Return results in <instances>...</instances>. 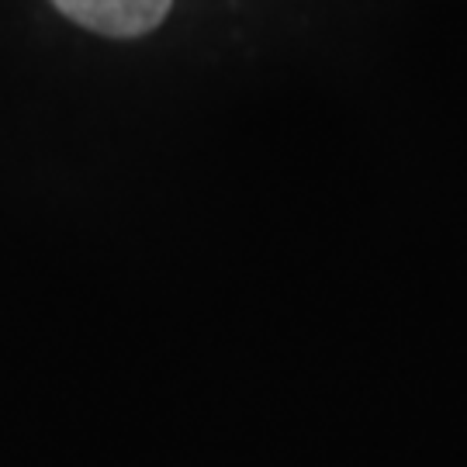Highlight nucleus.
Listing matches in <instances>:
<instances>
[{
    "mask_svg": "<svg viewBox=\"0 0 467 467\" xmlns=\"http://www.w3.org/2000/svg\"><path fill=\"white\" fill-rule=\"evenodd\" d=\"M52 4L87 32L108 38H135L152 32L167 17L173 0H52Z\"/></svg>",
    "mask_w": 467,
    "mask_h": 467,
    "instance_id": "obj_1",
    "label": "nucleus"
}]
</instances>
